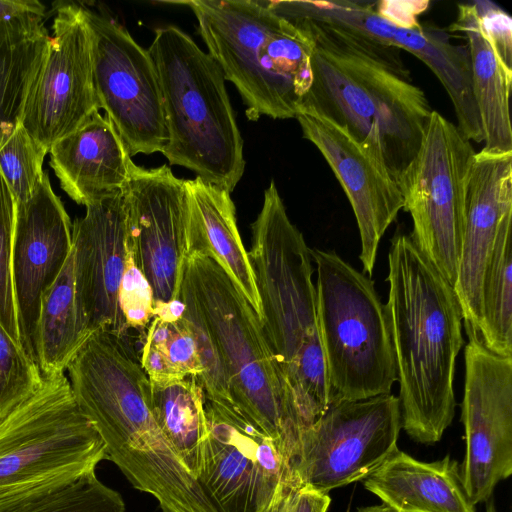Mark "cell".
<instances>
[{"label":"cell","instance_id":"1","mask_svg":"<svg viewBox=\"0 0 512 512\" xmlns=\"http://www.w3.org/2000/svg\"><path fill=\"white\" fill-rule=\"evenodd\" d=\"M179 300L203 366L205 400L270 437L289 461L306 427L260 317L212 258L189 254Z\"/></svg>","mask_w":512,"mask_h":512},{"label":"cell","instance_id":"2","mask_svg":"<svg viewBox=\"0 0 512 512\" xmlns=\"http://www.w3.org/2000/svg\"><path fill=\"white\" fill-rule=\"evenodd\" d=\"M289 22L314 42L312 83L298 113L311 110L346 128L381 155L397 181L415 157L433 111L399 49L314 21Z\"/></svg>","mask_w":512,"mask_h":512},{"label":"cell","instance_id":"3","mask_svg":"<svg viewBox=\"0 0 512 512\" xmlns=\"http://www.w3.org/2000/svg\"><path fill=\"white\" fill-rule=\"evenodd\" d=\"M384 305L399 383L401 425L416 442L441 440L455 413L453 380L464 344L454 292L410 234H396L388 254Z\"/></svg>","mask_w":512,"mask_h":512},{"label":"cell","instance_id":"4","mask_svg":"<svg viewBox=\"0 0 512 512\" xmlns=\"http://www.w3.org/2000/svg\"><path fill=\"white\" fill-rule=\"evenodd\" d=\"M248 252L261 303L262 326L306 426L329 406L312 258L271 180L252 223Z\"/></svg>","mask_w":512,"mask_h":512},{"label":"cell","instance_id":"5","mask_svg":"<svg viewBox=\"0 0 512 512\" xmlns=\"http://www.w3.org/2000/svg\"><path fill=\"white\" fill-rule=\"evenodd\" d=\"M208 54L238 90L249 120L296 118L312 83L314 42L265 0H193Z\"/></svg>","mask_w":512,"mask_h":512},{"label":"cell","instance_id":"6","mask_svg":"<svg viewBox=\"0 0 512 512\" xmlns=\"http://www.w3.org/2000/svg\"><path fill=\"white\" fill-rule=\"evenodd\" d=\"M158 76L169 141L162 154L231 193L245 170L243 139L216 61L176 26L147 49Z\"/></svg>","mask_w":512,"mask_h":512},{"label":"cell","instance_id":"7","mask_svg":"<svg viewBox=\"0 0 512 512\" xmlns=\"http://www.w3.org/2000/svg\"><path fill=\"white\" fill-rule=\"evenodd\" d=\"M104 443L64 373L0 420V512L15 510L95 473Z\"/></svg>","mask_w":512,"mask_h":512},{"label":"cell","instance_id":"8","mask_svg":"<svg viewBox=\"0 0 512 512\" xmlns=\"http://www.w3.org/2000/svg\"><path fill=\"white\" fill-rule=\"evenodd\" d=\"M150 396L142 367L116 365L91 380L79 408L100 435L107 459L134 488L153 496L162 512H217L166 441Z\"/></svg>","mask_w":512,"mask_h":512},{"label":"cell","instance_id":"9","mask_svg":"<svg viewBox=\"0 0 512 512\" xmlns=\"http://www.w3.org/2000/svg\"><path fill=\"white\" fill-rule=\"evenodd\" d=\"M310 254L329 404L390 394L396 369L374 282L333 251L313 248Z\"/></svg>","mask_w":512,"mask_h":512},{"label":"cell","instance_id":"10","mask_svg":"<svg viewBox=\"0 0 512 512\" xmlns=\"http://www.w3.org/2000/svg\"><path fill=\"white\" fill-rule=\"evenodd\" d=\"M475 150L452 122L433 110L420 147L397 178L411 238L447 282L456 281Z\"/></svg>","mask_w":512,"mask_h":512},{"label":"cell","instance_id":"11","mask_svg":"<svg viewBox=\"0 0 512 512\" xmlns=\"http://www.w3.org/2000/svg\"><path fill=\"white\" fill-rule=\"evenodd\" d=\"M401 428L399 400L391 393L330 403L301 431L289 474L325 494L363 481L399 450Z\"/></svg>","mask_w":512,"mask_h":512},{"label":"cell","instance_id":"12","mask_svg":"<svg viewBox=\"0 0 512 512\" xmlns=\"http://www.w3.org/2000/svg\"><path fill=\"white\" fill-rule=\"evenodd\" d=\"M83 9L92 38L99 109L106 112L130 156L162 152L169 137L158 76L148 50L117 21Z\"/></svg>","mask_w":512,"mask_h":512},{"label":"cell","instance_id":"13","mask_svg":"<svg viewBox=\"0 0 512 512\" xmlns=\"http://www.w3.org/2000/svg\"><path fill=\"white\" fill-rule=\"evenodd\" d=\"M52 32L20 122L48 152L53 143L99 111L92 38L83 6L57 2Z\"/></svg>","mask_w":512,"mask_h":512},{"label":"cell","instance_id":"14","mask_svg":"<svg viewBox=\"0 0 512 512\" xmlns=\"http://www.w3.org/2000/svg\"><path fill=\"white\" fill-rule=\"evenodd\" d=\"M297 18L339 28L375 43L403 49L426 64L450 97L457 128L470 141L483 142V130L472 90L468 46L455 45L447 32L418 21L396 24L376 2L298 1Z\"/></svg>","mask_w":512,"mask_h":512},{"label":"cell","instance_id":"15","mask_svg":"<svg viewBox=\"0 0 512 512\" xmlns=\"http://www.w3.org/2000/svg\"><path fill=\"white\" fill-rule=\"evenodd\" d=\"M467 336L461 405L466 452L460 467L476 505L512 473V356L489 350L477 334Z\"/></svg>","mask_w":512,"mask_h":512},{"label":"cell","instance_id":"16","mask_svg":"<svg viewBox=\"0 0 512 512\" xmlns=\"http://www.w3.org/2000/svg\"><path fill=\"white\" fill-rule=\"evenodd\" d=\"M128 243L151 287L154 310L179 300L187 243L186 180L167 165H133L124 189Z\"/></svg>","mask_w":512,"mask_h":512},{"label":"cell","instance_id":"17","mask_svg":"<svg viewBox=\"0 0 512 512\" xmlns=\"http://www.w3.org/2000/svg\"><path fill=\"white\" fill-rule=\"evenodd\" d=\"M208 437L197 481L217 512H259L289 475L277 443L205 400Z\"/></svg>","mask_w":512,"mask_h":512},{"label":"cell","instance_id":"18","mask_svg":"<svg viewBox=\"0 0 512 512\" xmlns=\"http://www.w3.org/2000/svg\"><path fill=\"white\" fill-rule=\"evenodd\" d=\"M296 119L303 137L322 154L350 202L361 240L359 258L363 273L370 277L380 240L403 209L398 183L381 155L346 128L311 110L300 111Z\"/></svg>","mask_w":512,"mask_h":512},{"label":"cell","instance_id":"19","mask_svg":"<svg viewBox=\"0 0 512 512\" xmlns=\"http://www.w3.org/2000/svg\"><path fill=\"white\" fill-rule=\"evenodd\" d=\"M71 253L70 218L44 173L33 195L16 203L12 247V283L20 342L35 362L41 300Z\"/></svg>","mask_w":512,"mask_h":512},{"label":"cell","instance_id":"20","mask_svg":"<svg viewBox=\"0 0 512 512\" xmlns=\"http://www.w3.org/2000/svg\"><path fill=\"white\" fill-rule=\"evenodd\" d=\"M72 224L76 304L89 336L96 330L130 334L119 295L127 257V206L124 190L85 206Z\"/></svg>","mask_w":512,"mask_h":512},{"label":"cell","instance_id":"21","mask_svg":"<svg viewBox=\"0 0 512 512\" xmlns=\"http://www.w3.org/2000/svg\"><path fill=\"white\" fill-rule=\"evenodd\" d=\"M512 220V151L482 149L472 161L460 261L453 289L466 333L480 337L484 274L501 228Z\"/></svg>","mask_w":512,"mask_h":512},{"label":"cell","instance_id":"22","mask_svg":"<svg viewBox=\"0 0 512 512\" xmlns=\"http://www.w3.org/2000/svg\"><path fill=\"white\" fill-rule=\"evenodd\" d=\"M49 154L61 188L84 206L122 192L135 164L111 121L99 111L53 143Z\"/></svg>","mask_w":512,"mask_h":512},{"label":"cell","instance_id":"23","mask_svg":"<svg viewBox=\"0 0 512 512\" xmlns=\"http://www.w3.org/2000/svg\"><path fill=\"white\" fill-rule=\"evenodd\" d=\"M363 484L382 503L399 512H475L460 464L450 455L423 462L398 450Z\"/></svg>","mask_w":512,"mask_h":512},{"label":"cell","instance_id":"24","mask_svg":"<svg viewBox=\"0 0 512 512\" xmlns=\"http://www.w3.org/2000/svg\"><path fill=\"white\" fill-rule=\"evenodd\" d=\"M186 187L188 255L214 259L262 320L253 269L239 234L230 193L198 177L186 180Z\"/></svg>","mask_w":512,"mask_h":512},{"label":"cell","instance_id":"25","mask_svg":"<svg viewBox=\"0 0 512 512\" xmlns=\"http://www.w3.org/2000/svg\"><path fill=\"white\" fill-rule=\"evenodd\" d=\"M449 31L461 32L467 39L472 90L485 143L482 149L491 152L512 151L509 116L512 69L502 61L483 30L473 3L458 5L456 20L450 25Z\"/></svg>","mask_w":512,"mask_h":512},{"label":"cell","instance_id":"26","mask_svg":"<svg viewBox=\"0 0 512 512\" xmlns=\"http://www.w3.org/2000/svg\"><path fill=\"white\" fill-rule=\"evenodd\" d=\"M43 17L0 23V147L20 124L31 83L43 61L49 34Z\"/></svg>","mask_w":512,"mask_h":512},{"label":"cell","instance_id":"27","mask_svg":"<svg viewBox=\"0 0 512 512\" xmlns=\"http://www.w3.org/2000/svg\"><path fill=\"white\" fill-rule=\"evenodd\" d=\"M150 407L169 446L197 479L208 437L205 396L197 378L151 383Z\"/></svg>","mask_w":512,"mask_h":512},{"label":"cell","instance_id":"28","mask_svg":"<svg viewBox=\"0 0 512 512\" xmlns=\"http://www.w3.org/2000/svg\"><path fill=\"white\" fill-rule=\"evenodd\" d=\"M87 337L76 304L71 253L41 300L36 332V363L41 375L64 373Z\"/></svg>","mask_w":512,"mask_h":512},{"label":"cell","instance_id":"29","mask_svg":"<svg viewBox=\"0 0 512 512\" xmlns=\"http://www.w3.org/2000/svg\"><path fill=\"white\" fill-rule=\"evenodd\" d=\"M144 332L139 355L152 384L198 378L202 374L195 335L180 300L155 309Z\"/></svg>","mask_w":512,"mask_h":512},{"label":"cell","instance_id":"30","mask_svg":"<svg viewBox=\"0 0 512 512\" xmlns=\"http://www.w3.org/2000/svg\"><path fill=\"white\" fill-rule=\"evenodd\" d=\"M480 339L489 350L512 356L511 222L501 228L484 274Z\"/></svg>","mask_w":512,"mask_h":512},{"label":"cell","instance_id":"31","mask_svg":"<svg viewBox=\"0 0 512 512\" xmlns=\"http://www.w3.org/2000/svg\"><path fill=\"white\" fill-rule=\"evenodd\" d=\"M47 153L21 123L0 147V172L16 203L33 195L45 173L42 165Z\"/></svg>","mask_w":512,"mask_h":512},{"label":"cell","instance_id":"32","mask_svg":"<svg viewBox=\"0 0 512 512\" xmlns=\"http://www.w3.org/2000/svg\"><path fill=\"white\" fill-rule=\"evenodd\" d=\"M41 383L36 362L0 323V420L32 396Z\"/></svg>","mask_w":512,"mask_h":512},{"label":"cell","instance_id":"33","mask_svg":"<svg viewBox=\"0 0 512 512\" xmlns=\"http://www.w3.org/2000/svg\"><path fill=\"white\" fill-rule=\"evenodd\" d=\"M14 512H125V503L92 473Z\"/></svg>","mask_w":512,"mask_h":512},{"label":"cell","instance_id":"34","mask_svg":"<svg viewBox=\"0 0 512 512\" xmlns=\"http://www.w3.org/2000/svg\"><path fill=\"white\" fill-rule=\"evenodd\" d=\"M16 202L0 172V323L21 344L12 283Z\"/></svg>","mask_w":512,"mask_h":512},{"label":"cell","instance_id":"35","mask_svg":"<svg viewBox=\"0 0 512 512\" xmlns=\"http://www.w3.org/2000/svg\"><path fill=\"white\" fill-rule=\"evenodd\" d=\"M119 302L128 331H145L154 317L153 295L150 285L135 264L128 239Z\"/></svg>","mask_w":512,"mask_h":512},{"label":"cell","instance_id":"36","mask_svg":"<svg viewBox=\"0 0 512 512\" xmlns=\"http://www.w3.org/2000/svg\"><path fill=\"white\" fill-rule=\"evenodd\" d=\"M329 505L328 494L300 484L289 474L259 512H327Z\"/></svg>","mask_w":512,"mask_h":512},{"label":"cell","instance_id":"37","mask_svg":"<svg viewBox=\"0 0 512 512\" xmlns=\"http://www.w3.org/2000/svg\"><path fill=\"white\" fill-rule=\"evenodd\" d=\"M485 33L505 65L512 69V19L491 1L472 2Z\"/></svg>","mask_w":512,"mask_h":512},{"label":"cell","instance_id":"38","mask_svg":"<svg viewBox=\"0 0 512 512\" xmlns=\"http://www.w3.org/2000/svg\"><path fill=\"white\" fill-rule=\"evenodd\" d=\"M45 10L37 0H0V23L28 16L43 17Z\"/></svg>","mask_w":512,"mask_h":512},{"label":"cell","instance_id":"39","mask_svg":"<svg viewBox=\"0 0 512 512\" xmlns=\"http://www.w3.org/2000/svg\"><path fill=\"white\" fill-rule=\"evenodd\" d=\"M354 512H399L392 507L382 503L379 505L365 506L356 509Z\"/></svg>","mask_w":512,"mask_h":512},{"label":"cell","instance_id":"40","mask_svg":"<svg viewBox=\"0 0 512 512\" xmlns=\"http://www.w3.org/2000/svg\"><path fill=\"white\" fill-rule=\"evenodd\" d=\"M485 512H498L497 508L492 500L486 501Z\"/></svg>","mask_w":512,"mask_h":512}]
</instances>
